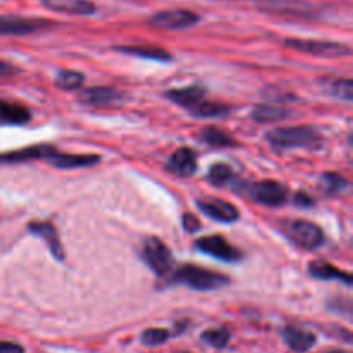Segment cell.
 <instances>
[{
    "mask_svg": "<svg viewBox=\"0 0 353 353\" xmlns=\"http://www.w3.org/2000/svg\"><path fill=\"white\" fill-rule=\"evenodd\" d=\"M295 203L300 207H310L314 203V200L310 199V196H307L305 193H299V195L295 196Z\"/></svg>",
    "mask_w": 353,
    "mask_h": 353,
    "instance_id": "cell-35",
    "label": "cell"
},
{
    "mask_svg": "<svg viewBox=\"0 0 353 353\" xmlns=\"http://www.w3.org/2000/svg\"><path fill=\"white\" fill-rule=\"evenodd\" d=\"M290 116V110L281 109L276 105H257L252 110V119L257 121L261 124L274 123V121H281Z\"/></svg>",
    "mask_w": 353,
    "mask_h": 353,
    "instance_id": "cell-23",
    "label": "cell"
},
{
    "mask_svg": "<svg viewBox=\"0 0 353 353\" xmlns=\"http://www.w3.org/2000/svg\"><path fill=\"white\" fill-rule=\"evenodd\" d=\"M331 353H348V352H331Z\"/></svg>",
    "mask_w": 353,
    "mask_h": 353,
    "instance_id": "cell-36",
    "label": "cell"
},
{
    "mask_svg": "<svg viewBox=\"0 0 353 353\" xmlns=\"http://www.w3.org/2000/svg\"><path fill=\"white\" fill-rule=\"evenodd\" d=\"M172 283L185 285L192 290L199 292H210V290H219L223 286L230 285V278H226L221 272L209 271V269L199 268V265L186 264L176 269L172 274Z\"/></svg>",
    "mask_w": 353,
    "mask_h": 353,
    "instance_id": "cell-2",
    "label": "cell"
},
{
    "mask_svg": "<svg viewBox=\"0 0 353 353\" xmlns=\"http://www.w3.org/2000/svg\"><path fill=\"white\" fill-rule=\"evenodd\" d=\"M54 23L43 17H23V16H0V34H12V37H24V34L37 33V31L48 30Z\"/></svg>",
    "mask_w": 353,
    "mask_h": 353,
    "instance_id": "cell-7",
    "label": "cell"
},
{
    "mask_svg": "<svg viewBox=\"0 0 353 353\" xmlns=\"http://www.w3.org/2000/svg\"><path fill=\"white\" fill-rule=\"evenodd\" d=\"M28 230L33 234H37V236H40L41 240L47 243L48 250L52 252V255H54L59 262L65 261L64 247H62L61 238H59V233L57 230H55L54 224L48 223V221H33V223L28 224Z\"/></svg>",
    "mask_w": 353,
    "mask_h": 353,
    "instance_id": "cell-12",
    "label": "cell"
},
{
    "mask_svg": "<svg viewBox=\"0 0 353 353\" xmlns=\"http://www.w3.org/2000/svg\"><path fill=\"white\" fill-rule=\"evenodd\" d=\"M202 340L214 348H224L230 343V331L226 330H210L202 334Z\"/></svg>",
    "mask_w": 353,
    "mask_h": 353,
    "instance_id": "cell-30",
    "label": "cell"
},
{
    "mask_svg": "<svg viewBox=\"0 0 353 353\" xmlns=\"http://www.w3.org/2000/svg\"><path fill=\"white\" fill-rule=\"evenodd\" d=\"M190 112L195 117H203V119H207V117H223L230 112V107L224 105V103L202 100V102L196 103L193 109H190Z\"/></svg>",
    "mask_w": 353,
    "mask_h": 353,
    "instance_id": "cell-26",
    "label": "cell"
},
{
    "mask_svg": "<svg viewBox=\"0 0 353 353\" xmlns=\"http://www.w3.org/2000/svg\"><path fill=\"white\" fill-rule=\"evenodd\" d=\"M200 140L205 141L207 145H210V147H216V148L231 147V145H234V140L231 138V134H228L226 131L219 130V128H216V126L203 128L202 133H200Z\"/></svg>",
    "mask_w": 353,
    "mask_h": 353,
    "instance_id": "cell-24",
    "label": "cell"
},
{
    "mask_svg": "<svg viewBox=\"0 0 353 353\" xmlns=\"http://www.w3.org/2000/svg\"><path fill=\"white\" fill-rule=\"evenodd\" d=\"M268 141L278 150L288 148H316L321 145V134L310 126L276 128L268 133Z\"/></svg>",
    "mask_w": 353,
    "mask_h": 353,
    "instance_id": "cell-1",
    "label": "cell"
},
{
    "mask_svg": "<svg viewBox=\"0 0 353 353\" xmlns=\"http://www.w3.org/2000/svg\"><path fill=\"white\" fill-rule=\"evenodd\" d=\"M285 45L293 50L316 55V57H343V55L350 54V47L345 43H338V41L288 38V40H285Z\"/></svg>",
    "mask_w": 353,
    "mask_h": 353,
    "instance_id": "cell-4",
    "label": "cell"
},
{
    "mask_svg": "<svg viewBox=\"0 0 353 353\" xmlns=\"http://www.w3.org/2000/svg\"><path fill=\"white\" fill-rule=\"evenodd\" d=\"M83 81H85V76L78 71H71V69H62L55 78V85L65 92H74L83 85Z\"/></svg>",
    "mask_w": 353,
    "mask_h": 353,
    "instance_id": "cell-27",
    "label": "cell"
},
{
    "mask_svg": "<svg viewBox=\"0 0 353 353\" xmlns=\"http://www.w3.org/2000/svg\"><path fill=\"white\" fill-rule=\"evenodd\" d=\"M195 247L203 254L210 255V257L221 259L224 262H236L241 259V252L234 248L233 245L228 243L223 236H202L195 241Z\"/></svg>",
    "mask_w": 353,
    "mask_h": 353,
    "instance_id": "cell-10",
    "label": "cell"
},
{
    "mask_svg": "<svg viewBox=\"0 0 353 353\" xmlns=\"http://www.w3.org/2000/svg\"><path fill=\"white\" fill-rule=\"evenodd\" d=\"M54 152L55 148L50 145H34V147L21 148V150L9 152V154H0V164H21V162L38 161V159L47 161Z\"/></svg>",
    "mask_w": 353,
    "mask_h": 353,
    "instance_id": "cell-14",
    "label": "cell"
},
{
    "mask_svg": "<svg viewBox=\"0 0 353 353\" xmlns=\"http://www.w3.org/2000/svg\"><path fill=\"white\" fill-rule=\"evenodd\" d=\"M203 95H205V88L200 85H192V86H186V88H176V90H169V92H165V97H168L171 102L185 107L186 110L193 109L196 103L202 102Z\"/></svg>",
    "mask_w": 353,
    "mask_h": 353,
    "instance_id": "cell-20",
    "label": "cell"
},
{
    "mask_svg": "<svg viewBox=\"0 0 353 353\" xmlns=\"http://www.w3.org/2000/svg\"><path fill=\"white\" fill-rule=\"evenodd\" d=\"M207 179H209L210 185L214 186H228L233 179V169L228 164H214L212 168L209 169V174H207Z\"/></svg>",
    "mask_w": 353,
    "mask_h": 353,
    "instance_id": "cell-28",
    "label": "cell"
},
{
    "mask_svg": "<svg viewBox=\"0 0 353 353\" xmlns=\"http://www.w3.org/2000/svg\"><path fill=\"white\" fill-rule=\"evenodd\" d=\"M286 234L295 241L299 247L307 250H316L324 243V233L316 223L310 221H293L288 224Z\"/></svg>",
    "mask_w": 353,
    "mask_h": 353,
    "instance_id": "cell-8",
    "label": "cell"
},
{
    "mask_svg": "<svg viewBox=\"0 0 353 353\" xmlns=\"http://www.w3.org/2000/svg\"><path fill=\"white\" fill-rule=\"evenodd\" d=\"M30 119L31 112L24 105L7 102V100H0V123L2 124L23 126V124L30 123Z\"/></svg>",
    "mask_w": 353,
    "mask_h": 353,
    "instance_id": "cell-22",
    "label": "cell"
},
{
    "mask_svg": "<svg viewBox=\"0 0 353 353\" xmlns=\"http://www.w3.org/2000/svg\"><path fill=\"white\" fill-rule=\"evenodd\" d=\"M309 274L316 279H323V281H343L345 285H352L350 272L341 271V269L334 268L330 262L324 261H314L309 264Z\"/></svg>",
    "mask_w": 353,
    "mask_h": 353,
    "instance_id": "cell-18",
    "label": "cell"
},
{
    "mask_svg": "<svg viewBox=\"0 0 353 353\" xmlns=\"http://www.w3.org/2000/svg\"><path fill=\"white\" fill-rule=\"evenodd\" d=\"M143 261L157 276L168 274L172 268V254L168 245L159 238L150 236L143 241Z\"/></svg>",
    "mask_w": 353,
    "mask_h": 353,
    "instance_id": "cell-5",
    "label": "cell"
},
{
    "mask_svg": "<svg viewBox=\"0 0 353 353\" xmlns=\"http://www.w3.org/2000/svg\"><path fill=\"white\" fill-rule=\"evenodd\" d=\"M114 50L119 52V54L133 55V57L148 59V61H172V55L168 50L161 47H152V45H119V47H114Z\"/></svg>",
    "mask_w": 353,
    "mask_h": 353,
    "instance_id": "cell-17",
    "label": "cell"
},
{
    "mask_svg": "<svg viewBox=\"0 0 353 353\" xmlns=\"http://www.w3.org/2000/svg\"><path fill=\"white\" fill-rule=\"evenodd\" d=\"M283 338H285L286 345L296 353L309 352L314 347V343H316V336L312 333H309V331L302 330V327H285Z\"/></svg>",
    "mask_w": 353,
    "mask_h": 353,
    "instance_id": "cell-21",
    "label": "cell"
},
{
    "mask_svg": "<svg viewBox=\"0 0 353 353\" xmlns=\"http://www.w3.org/2000/svg\"><path fill=\"white\" fill-rule=\"evenodd\" d=\"M259 10L295 19H317L323 10L305 0H257Z\"/></svg>",
    "mask_w": 353,
    "mask_h": 353,
    "instance_id": "cell-3",
    "label": "cell"
},
{
    "mask_svg": "<svg viewBox=\"0 0 353 353\" xmlns=\"http://www.w3.org/2000/svg\"><path fill=\"white\" fill-rule=\"evenodd\" d=\"M319 188L326 195H338L348 188V181L338 172H324L319 178Z\"/></svg>",
    "mask_w": 353,
    "mask_h": 353,
    "instance_id": "cell-25",
    "label": "cell"
},
{
    "mask_svg": "<svg viewBox=\"0 0 353 353\" xmlns=\"http://www.w3.org/2000/svg\"><path fill=\"white\" fill-rule=\"evenodd\" d=\"M0 353H24V348L10 341H0Z\"/></svg>",
    "mask_w": 353,
    "mask_h": 353,
    "instance_id": "cell-34",
    "label": "cell"
},
{
    "mask_svg": "<svg viewBox=\"0 0 353 353\" xmlns=\"http://www.w3.org/2000/svg\"><path fill=\"white\" fill-rule=\"evenodd\" d=\"M333 95L334 97H340V99L347 100L350 102L353 99V83L352 79H336L333 83Z\"/></svg>",
    "mask_w": 353,
    "mask_h": 353,
    "instance_id": "cell-31",
    "label": "cell"
},
{
    "mask_svg": "<svg viewBox=\"0 0 353 353\" xmlns=\"http://www.w3.org/2000/svg\"><path fill=\"white\" fill-rule=\"evenodd\" d=\"M171 333L168 330H161V327H150V330L141 333V343L148 345V347H157V345L165 343L169 340Z\"/></svg>",
    "mask_w": 353,
    "mask_h": 353,
    "instance_id": "cell-29",
    "label": "cell"
},
{
    "mask_svg": "<svg viewBox=\"0 0 353 353\" xmlns=\"http://www.w3.org/2000/svg\"><path fill=\"white\" fill-rule=\"evenodd\" d=\"M47 9L55 12L74 14V16H92L95 14V3L90 0H41Z\"/></svg>",
    "mask_w": 353,
    "mask_h": 353,
    "instance_id": "cell-16",
    "label": "cell"
},
{
    "mask_svg": "<svg viewBox=\"0 0 353 353\" xmlns=\"http://www.w3.org/2000/svg\"><path fill=\"white\" fill-rule=\"evenodd\" d=\"M200 23V16L188 9H171L154 14L148 24L159 30H186Z\"/></svg>",
    "mask_w": 353,
    "mask_h": 353,
    "instance_id": "cell-6",
    "label": "cell"
},
{
    "mask_svg": "<svg viewBox=\"0 0 353 353\" xmlns=\"http://www.w3.org/2000/svg\"><path fill=\"white\" fill-rule=\"evenodd\" d=\"M50 165L59 169H78L95 165L100 161L99 155H74V154H61L55 150L50 157L47 159Z\"/></svg>",
    "mask_w": 353,
    "mask_h": 353,
    "instance_id": "cell-19",
    "label": "cell"
},
{
    "mask_svg": "<svg viewBox=\"0 0 353 353\" xmlns=\"http://www.w3.org/2000/svg\"><path fill=\"white\" fill-rule=\"evenodd\" d=\"M183 228H185L188 233H195L200 228V223L195 216H192V214H185V216H183Z\"/></svg>",
    "mask_w": 353,
    "mask_h": 353,
    "instance_id": "cell-32",
    "label": "cell"
},
{
    "mask_svg": "<svg viewBox=\"0 0 353 353\" xmlns=\"http://www.w3.org/2000/svg\"><path fill=\"white\" fill-rule=\"evenodd\" d=\"M19 72V69L16 65L9 64L6 61H0V78H9V76H14Z\"/></svg>",
    "mask_w": 353,
    "mask_h": 353,
    "instance_id": "cell-33",
    "label": "cell"
},
{
    "mask_svg": "<svg viewBox=\"0 0 353 353\" xmlns=\"http://www.w3.org/2000/svg\"><path fill=\"white\" fill-rule=\"evenodd\" d=\"M168 171L178 178H192L199 169L196 164V155L192 148H178L168 161Z\"/></svg>",
    "mask_w": 353,
    "mask_h": 353,
    "instance_id": "cell-13",
    "label": "cell"
},
{
    "mask_svg": "<svg viewBox=\"0 0 353 353\" xmlns=\"http://www.w3.org/2000/svg\"><path fill=\"white\" fill-rule=\"evenodd\" d=\"M121 99V93L110 86H92V88L83 90L78 95V100L85 105L92 107H105L117 102Z\"/></svg>",
    "mask_w": 353,
    "mask_h": 353,
    "instance_id": "cell-15",
    "label": "cell"
},
{
    "mask_svg": "<svg viewBox=\"0 0 353 353\" xmlns=\"http://www.w3.org/2000/svg\"><path fill=\"white\" fill-rule=\"evenodd\" d=\"M247 193L255 202L268 207H279L288 199V190H286V186L278 181H271V179L254 183V185L248 186Z\"/></svg>",
    "mask_w": 353,
    "mask_h": 353,
    "instance_id": "cell-9",
    "label": "cell"
},
{
    "mask_svg": "<svg viewBox=\"0 0 353 353\" xmlns=\"http://www.w3.org/2000/svg\"><path fill=\"white\" fill-rule=\"evenodd\" d=\"M200 212L205 214L207 217L219 223H236L240 219V210L233 203L226 202L221 199H203L196 200Z\"/></svg>",
    "mask_w": 353,
    "mask_h": 353,
    "instance_id": "cell-11",
    "label": "cell"
}]
</instances>
